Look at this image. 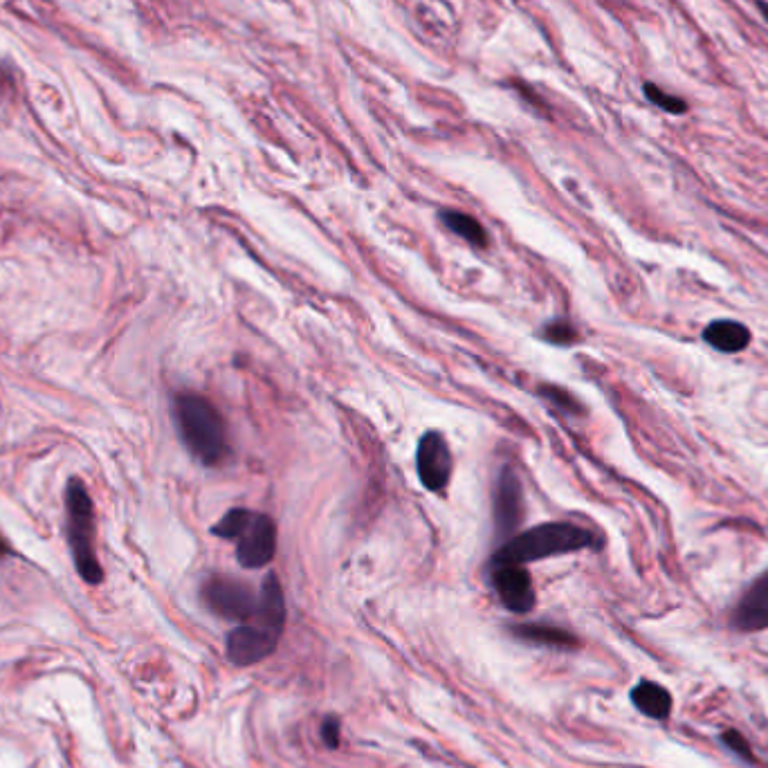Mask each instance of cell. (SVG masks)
Returning <instances> with one entry per match:
<instances>
[{
	"instance_id": "obj_1",
	"label": "cell",
	"mask_w": 768,
	"mask_h": 768,
	"mask_svg": "<svg viewBox=\"0 0 768 768\" xmlns=\"http://www.w3.org/2000/svg\"><path fill=\"white\" fill-rule=\"evenodd\" d=\"M286 625V598L277 575H268L259 591L254 614L227 636V658L236 667H250L265 661L279 647Z\"/></svg>"
},
{
	"instance_id": "obj_2",
	"label": "cell",
	"mask_w": 768,
	"mask_h": 768,
	"mask_svg": "<svg viewBox=\"0 0 768 768\" xmlns=\"http://www.w3.org/2000/svg\"><path fill=\"white\" fill-rule=\"evenodd\" d=\"M587 548H600V537L596 533L575 524H564V521H548V524H539L524 530V533L512 535L492 555L490 564L524 566L537 560H546V557L587 551Z\"/></svg>"
},
{
	"instance_id": "obj_3",
	"label": "cell",
	"mask_w": 768,
	"mask_h": 768,
	"mask_svg": "<svg viewBox=\"0 0 768 768\" xmlns=\"http://www.w3.org/2000/svg\"><path fill=\"white\" fill-rule=\"evenodd\" d=\"M176 423L189 452L205 465H216L227 454V429L218 409L198 393L176 398Z\"/></svg>"
},
{
	"instance_id": "obj_4",
	"label": "cell",
	"mask_w": 768,
	"mask_h": 768,
	"mask_svg": "<svg viewBox=\"0 0 768 768\" xmlns=\"http://www.w3.org/2000/svg\"><path fill=\"white\" fill-rule=\"evenodd\" d=\"M68 539L75 557L77 571L88 584H99L104 580V571L99 566L95 553V510L93 499L79 479L68 483Z\"/></svg>"
},
{
	"instance_id": "obj_5",
	"label": "cell",
	"mask_w": 768,
	"mask_h": 768,
	"mask_svg": "<svg viewBox=\"0 0 768 768\" xmlns=\"http://www.w3.org/2000/svg\"><path fill=\"white\" fill-rule=\"evenodd\" d=\"M203 602L212 614L234 623H245L259 605V593L234 578H209L203 584Z\"/></svg>"
},
{
	"instance_id": "obj_6",
	"label": "cell",
	"mask_w": 768,
	"mask_h": 768,
	"mask_svg": "<svg viewBox=\"0 0 768 768\" xmlns=\"http://www.w3.org/2000/svg\"><path fill=\"white\" fill-rule=\"evenodd\" d=\"M277 555V524L268 515L252 512V517L241 535L236 537V560L245 569L268 566Z\"/></svg>"
},
{
	"instance_id": "obj_7",
	"label": "cell",
	"mask_w": 768,
	"mask_h": 768,
	"mask_svg": "<svg viewBox=\"0 0 768 768\" xmlns=\"http://www.w3.org/2000/svg\"><path fill=\"white\" fill-rule=\"evenodd\" d=\"M418 479L429 492H443L452 479L454 459L441 432H427L416 450Z\"/></svg>"
},
{
	"instance_id": "obj_8",
	"label": "cell",
	"mask_w": 768,
	"mask_h": 768,
	"mask_svg": "<svg viewBox=\"0 0 768 768\" xmlns=\"http://www.w3.org/2000/svg\"><path fill=\"white\" fill-rule=\"evenodd\" d=\"M492 587L512 614L524 616L535 607V587L526 566L519 564H492Z\"/></svg>"
},
{
	"instance_id": "obj_9",
	"label": "cell",
	"mask_w": 768,
	"mask_h": 768,
	"mask_svg": "<svg viewBox=\"0 0 768 768\" xmlns=\"http://www.w3.org/2000/svg\"><path fill=\"white\" fill-rule=\"evenodd\" d=\"M524 519V488L515 470L504 468L495 486V528L499 537H512Z\"/></svg>"
},
{
	"instance_id": "obj_10",
	"label": "cell",
	"mask_w": 768,
	"mask_h": 768,
	"mask_svg": "<svg viewBox=\"0 0 768 768\" xmlns=\"http://www.w3.org/2000/svg\"><path fill=\"white\" fill-rule=\"evenodd\" d=\"M730 625H733V629H737V632H744V634L766 632L768 629V571L760 575V578H757L751 587L744 591V596L739 598Z\"/></svg>"
},
{
	"instance_id": "obj_11",
	"label": "cell",
	"mask_w": 768,
	"mask_h": 768,
	"mask_svg": "<svg viewBox=\"0 0 768 768\" xmlns=\"http://www.w3.org/2000/svg\"><path fill=\"white\" fill-rule=\"evenodd\" d=\"M703 342L710 344L719 353H742L753 342V335L748 326L735 319H717L706 326L703 331Z\"/></svg>"
},
{
	"instance_id": "obj_12",
	"label": "cell",
	"mask_w": 768,
	"mask_h": 768,
	"mask_svg": "<svg viewBox=\"0 0 768 768\" xmlns=\"http://www.w3.org/2000/svg\"><path fill=\"white\" fill-rule=\"evenodd\" d=\"M632 703L649 719L665 721L672 715V694L654 681H640L634 685Z\"/></svg>"
},
{
	"instance_id": "obj_13",
	"label": "cell",
	"mask_w": 768,
	"mask_h": 768,
	"mask_svg": "<svg viewBox=\"0 0 768 768\" xmlns=\"http://www.w3.org/2000/svg\"><path fill=\"white\" fill-rule=\"evenodd\" d=\"M512 634L535 645H546V647H557V649L578 647V638L566 632V629L553 627V625H539V623L512 625Z\"/></svg>"
},
{
	"instance_id": "obj_14",
	"label": "cell",
	"mask_w": 768,
	"mask_h": 768,
	"mask_svg": "<svg viewBox=\"0 0 768 768\" xmlns=\"http://www.w3.org/2000/svg\"><path fill=\"white\" fill-rule=\"evenodd\" d=\"M441 221L447 230L454 232L456 236H461L463 241H468L470 245H474V248H486L488 245V234L477 218H472L463 212H456V209H443Z\"/></svg>"
},
{
	"instance_id": "obj_15",
	"label": "cell",
	"mask_w": 768,
	"mask_h": 768,
	"mask_svg": "<svg viewBox=\"0 0 768 768\" xmlns=\"http://www.w3.org/2000/svg\"><path fill=\"white\" fill-rule=\"evenodd\" d=\"M643 93L649 102H652L656 108H661V111H665V113H670V115L688 113V102H685L683 97H676L672 93H667V90L658 88L656 84H652V81H645Z\"/></svg>"
},
{
	"instance_id": "obj_16",
	"label": "cell",
	"mask_w": 768,
	"mask_h": 768,
	"mask_svg": "<svg viewBox=\"0 0 768 768\" xmlns=\"http://www.w3.org/2000/svg\"><path fill=\"white\" fill-rule=\"evenodd\" d=\"M252 517V510H245V508H234L227 512V515L218 521V524L212 528V533L223 537V539H236L241 535V530L245 528V524H248Z\"/></svg>"
},
{
	"instance_id": "obj_17",
	"label": "cell",
	"mask_w": 768,
	"mask_h": 768,
	"mask_svg": "<svg viewBox=\"0 0 768 768\" xmlns=\"http://www.w3.org/2000/svg\"><path fill=\"white\" fill-rule=\"evenodd\" d=\"M721 744H724L730 753L737 755L742 762H746V764L757 762L751 744H748L746 737L742 733H737V730H726V733L721 735Z\"/></svg>"
},
{
	"instance_id": "obj_18",
	"label": "cell",
	"mask_w": 768,
	"mask_h": 768,
	"mask_svg": "<svg viewBox=\"0 0 768 768\" xmlns=\"http://www.w3.org/2000/svg\"><path fill=\"white\" fill-rule=\"evenodd\" d=\"M539 396L546 398V402H551V405L560 407L562 411H566V414H582L578 400H575L571 393H566L564 389L553 387V384H546V387L539 389Z\"/></svg>"
},
{
	"instance_id": "obj_19",
	"label": "cell",
	"mask_w": 768,
	"mask_h": 768,
	"mask_svg": "<svg viewBox=\"0 0 768 768\" xmlns=\"http://www.w3.org/2000/svg\"><path fill=\"white\" fill-rule=\"evenodd\" d=\"M544 337L555 346H569L578 340V331L566 319H555V322L546 324Z\"/></svg>"
},
{
	"instance_id": "obj_20",
	"label": "cell",
	"mask_w": 768,
	"mask_h": 768,
	"mask_svg": "<svg viewBox=\"0 0 768 768\" xmlns=\"http://www.w3.org/2000/svg\"><path fill=\"white\" fill-rule=\"evenodd\" d=\"M322 739H324V744L331 748V751H335V748H340V721H337L335 717H326L324 719Z\"/></svg>"
},
{
	"instance_id": "obj_21",
	"label": "cell",
	"mask_w": 768,
	"mask_h": 768,
	"mask_svg": "<svg viewBox=\"0 0 768 768\" xmlns=\"http://www.w3.org/2000/svg\"><path fill=\"white\" fill-rule=\"evenodd\" d=\"M757 7H760V12H762V16L766 18V23H768V3H764V0H757Z\"/></svg>"
},
{
	"instance_id": "obj_22",
	"label": "cell",
	"mask_w": 768,
	"mask_h": 768,
	"mask_svg": "<svg viewBox=\"0 0 768 768\" xmlns=\"http://www.w3.org/2000/svg\"><path fill=\"white\" fill-rule=\"evenodd\" d=\"M9 553V546L3 537H0V557H5Z\"/></svg>"
},
{
	"instance_id": "obj_23",
	"label": "cell",
	"mask_w": 768,
	"mask_h": 768,
	"mask_svg": "<svg viewBox=\"0 0 768 768\" xmlns=\"http://www.w3.org/2000/svg\"><path fill=\"white\" fill-rule=\"evenodd\" d=\"M3 81H5V77H3V72H0V86H3Z\"/></svg>"
}]
</instances>
